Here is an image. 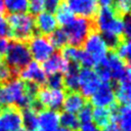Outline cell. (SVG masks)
<instances>
[{
  "instance_id": "obj_23",
  "label": "cell",
  "mask_w": 131,
  "mask_h": 131,
  "mask_svg": "<svg viewBox=\"0 0 131 131\" xmlns=\"http://www.w3.org/2000/svg\"><path fill=\"white\" fill-rule=\"evenodd\" d=\"M3 3L9 13H23L28 10V0H3Z\"/></svg>"
},
{
  "instance_id": "obj_12",
  "label": "cell",
  "mask_w": 131,
  "mask_h": 131,
  "mask_svg": "<svg viewBox=\"0 0 131 131\" xmlns=\"http://www.w3.org/2000/svg\"><path fill=\"white\" fill-rule=\"evenodd\" d=\"M18 76L23 81L35 83L40 87H43L46 84V74L44 73L42 67L36 61L29 62L23 70H20Z\"/></svg>"
},
{
  "instance_id": "obj_28",
  "label": "cell",
  "mask_w": 131,
  "mask_h": 131,
  "mask_svg": "<svg viewBox=\"0 0 131 131\" xmlns=\"http://www.w3.org/2000/svg\"><path fill=\"white\" fill-rule=\"evenodd\" d=\"M92 104L87 101L84 106L78 112V120H79V123L80 124H84V123H88V122H91L92 120Z\"/></svg>"
},
{
  "instance_id": "obj_24",
  "label": "cell",
  "mask_w": 131,
  "mask_h": 131,
  "mask_svg": "<svg viewBox=\"0 0 131 131\" xmlns=\"http://www.w3.org/2000/svg\"><path fill=\"white\" fill-rule=\"evenodd\" d=\"M114 52L125 63H127V64L130 66V52H131V48H130V41L128 39L124 38L120 42V44L118 45V47L114 50Z\"/></svg>"
},
{
  "instance_id": "obj_15",
  "label": "cell",
  "mask_w": 131,
  "mask_h": 131,
  "mask_svg": "<svg viewBox=\"0 0 131 131\" xmlns=\"http://www.w3.org/2000/svg\"><path fill=\"white\" fill-rule=\"evenodd\" d=\"M69 61H67L59 52H54L49 58H47L45 61H43L42 69L46 75H52V74H64L68 70Z\"/></svg>"
},
{
  "instance_id": "obj_38",
  "label": "cell",
  "mask_w": 131,
  "mask_h": 131,
  "mask_svg": "<svg viewBox=\"0 0 131 131\" xmlns=\"http://www.w3.org/2000/svg\"><path fill=\"white\" fill-rule=\"evenodd\" d=\"M55 131H71V130H69V129H67L64 127H61V128H57Z\"/></svg>"
},
{
  "instance_id": "obj_29",
  "label": "cell",
  "mask_w": 131,
  "mask_h": 131,
  "mask_svg": "<svg viewBox=\"0 0 131 131\" xmlns=\"http://www.w3.org/2000/svg\"><path fill=\"white\" fill-rule=\"evenodd\" d=\"M45 9L44 0H30L28 2V10L31 15H37Z\"/></svg>"
},
{
  "instance_id": "obj_1",
  "label": "cell",
  "mask_w": 131,
  "mask_h": 131,
  "mask_svg": "<svg viewBox=\"0 0 131 131\" xmlns=\"http://www.w3.org/2000/svg\"><path fill=\"white\" fill-rule=\"evenodd\" d=\"M9 27V38L20 42H28L36 35L34 17L30 13H9L6 16Z\"/></svg>"
},
{
  "instance_id": "obj_25",
  "label": "cell",
  "mask_w": 131,
  "mask_h": 131,
  "mask_svg": "<svg viewBox=\"0 0 131 131\" xmlns=\"http://www.w3.org/2000/svg\"><path fill=\"white\" fill-rule=\"evenodd\" d=\"M59 123L62 125V127L69 129V130H76L80 127L79 120L75 114L63 112L61 115H59Z\"/></svg>"
},
{
  "instance_id": "obj_2",
  "label": "cell",
  "mask_w": 131,
  "mask_h": 131,
  "mask_svg": "<svg viewBox=\"0 0 131 131\" xmlns=\"http://www.w3.org/2000/svg\"><path fill=\"white\" fill-rule=\"evenodd\" d=\"M31 58L32 56L29 51L27 42L12 40L8 43L3 61L12 70L16 76H18L20 70H23L29 62H31Z\"/></svg>"
},
{
  "instance_id": "obj_13",
  "label": "cell",
  "mask_w": 131,
  "mask_h": 131,
  "mask_svg": "<svg viewBox=\"0 0 131 131\" xmlns=\"http://www.w3.org/2000/svg\"><path fill=\"white\" fill-rule=\"evenodd\" d=\"M34 25L36 34L46 37H48L57 27L54 15L47 11L37 14V16L34 18Z\"/></svg>"
},
{
  "instance_id": "obj_5",
  "label": "cell",
  "mask_w": 131,
  "mask_h": 131,
  "mask_svg": "<svg viewBox=\"0 0 131 131\" xmlns=\"http://www.w3.org/2000/svg\"><path fill=\"white\" fill-rule=\"evenodd\" d=\"M27 44L31 56L36 62H43L54 53V47L46 36L36 34L27 42Z\"/></svg>"
},
{
  "instance_id": "obj_3",
  "label": "cell",
  "mask_w": 131,
  "mask_h": 131,
  "mask_svg": "<svg viewBox=\"0 0 131 131\" xmlns=\"http://www.w3.org/2000/svg\"><path fill=\"white\" fill-rule=\"evenodd\" d=\"M67 38H68V44L71 46L80 48L83 46L84 41L86 40L89 33L96 29L94 19H89L85 17H75L68 26L62 28Z\"/></svg>"
},
{
  "instance_id": "obj_21",
  "label": "cell",
  "mask_w": 131,
  "mask_h": 131,
  "mask_svg": "<svg viewBox=\"0 0 131 131\" xmlns=\"http://www.w3.org/2000/svg\"><path fill=\"white\" fill-rule=\"evenodd\" d=\"M92 120L94 121L96 127H100L103 129L112 123L110 110L105 107H95L92 111Z\"/></svg>"
},
{
  "instance_id": "obj_34",
  "label": "cell",
  "mask_w": 131,
  "mask_h": 131,
  "mask_svg": "<svg viewBox=\"0 0 131 131\" xmlns=\"http://www.w3.org/2000/svg\"><path fill=\"white\" fill-rule=\"evenodd\" d=\"M80 131H98V127H96L95 124H93L92 122H88L81 124Z\"/></svg>"
},
{
  "instance_id": "obj_20",
  "label": "cell",
  "mask_w": 131,
  "mask_h": 131,
  "mask_svg": "<svg viewBox=\"0 0 131 131\" xmlns=\"http://www.w3.org/2000/svg\"><path fill=\"white\" fill-rule=\"evenodd\" d=\"M55 19L57 25H59L60 27H66L68 26L74 18V13L72 12V10L69 8V6L66 4V2H60V4L58 5V7L55 10Z\"/></svg>"
},
{
  "instance_id": "obj_36",
  "label": "cell",
  "mask_w": 131,
  "mask_h": 131,
  "mask_svg": "<svg viewBox=\"0 0 131 131\" xmlns=\"http://www.w3.org/2000/svg\"><path fill=\"white\" fill-rule=\"evenodd\" d=\"M114 0H97V2L101 6H111Z\"/></svg>"
},
{
  "instance_id": "obj_33",
  "label": "cell",
  "mask_w": 131,
  "mask_h": 131,
  "mask_svg": "<svg viewBox=\"0 0 131 131\" xmlns=\"http://www.w3.org/2000/svg\"><path fill=\"white\" fill-rule=\"evenodd\" d=\"M8 43H9V41L6 38H0V61L3 60V58H4Z\"/></svg>"
},
{
  "instance_id": "obj_18",
  "label": "cell",
  "mask_w": 131,
  "mask_h": 131,
  "mask_svg": "<svg viewBox=\"0 0 131 131\" xmlns=\"http://www.w3.org/2000/svg\"><path fill=\"white\" fill-rule=\"evenodd\" d=\"M114 91H115L116 102L118 104L120 105L130 104V99H131L130 80H125L114 84Z\"/></svg>"
},
{
  "instance_id": "obj_19",
  "label": "cell",
  "mask_w": 131,
  "mask_h": 131,
  "mask_svg": "<svg viewBox=\"0 0 131 131\" xmlns=\"http://www.w3.org/2000/svg\"><path fill=\"white\" fill-rule=\"evenodd\" d=\"M21 125L26 131H38V113L31 107L20 110Z\"/></svg>"
},
{
  "instance_id": "obj_39",
  "label": "cell",
  "mask_w": 131,
  "mask_h": 131,
  "mask_svg": "<svg viewBox=\"0 0 131 131\" xmlns=\"http://www.w3.org/2000/svg\"><path fill=\"white\" fill-rule=\"evenodd\" d=\"M16 131H26V130H25V129H24V128H23V127H21V128H20V129H18V130H16Z\"/></svg>"
},
{
  "instance_id": "obj_22",
  "label": "cell",
  "mask_w": 131,
  "mask_h": 131,
  "mask_svg": "<svg viewBox=\"0 0 131 131\" xmlns=\"http://www.w3.org/2000/svg\"><path fill=\"white\" fill-rule=\"evenodd\" d=\"M48 39H49L50 43L52 44V46L57 49H61L62 47L68 45V38H67V35L62 28L55 29L48 36Z\"/></svg>"
},
{
  "instance_id": "obj_35",
  "label": "cell",
  "mask_w": 131,
  "mask_h": 131,
  "mask_svg": "<svg viewBox=\"0 0 131 131\" xmlns=\"http://www.w3.org/2000/svg\"><path fill=\"white\" fill-rule=\"evenodd\" d=\"M103 131H121V130L118 128V126L115 123H111L106 127L103 128Z\"/></svg>"
},
{
  "instance_id": "obj_32",
  "label": "cell",
  "mask_w": 131,
  "mask_h": 131,
  "mask_svg": "<svg viewBox=\"0 0 131 131\" xmlns=\"http://www.w3.org/2000/svg\"><path fill=\"white\" fill-rule=\"evenodd\" d=\"M60 2H61L60 0H44L45 9L47 10V12L53 13V12H55V10L58 7V5L60 4Z\"/></svg>"
},
{
  "instance_id": "obj_9",
  "label": "cell",
  "mask_w": 131,
  "mask_h": 131,
  "mask_svg": "<svg viewBox=\"0 0 131 131\" xmlns=\"http://www.w3.org/2000/svg\"><path fill=\"white\" fill-rule=\"evenodd\" d=\"M91 104L96 107L108 108L116 102L114 84L112 82L100 83L97 90L90 96Z\"/></svg>"
},
{
  "instance_id": "obj_30",
  "label": "cell",
  "mask_w": 131,
  "mask_h": 131,
  "mask_svg": "<svg viewBox=\"0 0 131 131\" xmlns=\"http://www.w3.org/2000/svg\"><path fill=\"white\" fill-rule=\"evenodd\" d=\"M123 36L126 39H130L131 36V21L130 16L127 14L123 17Z\"/></svg>"
},
{
  "instance_id": "obj_40",
  "label": "cell",
  "mask_w": 131,
  "mask_h": 131,
  "mask_svg": "<svg viewBox=\"0 0 131 131\" xmlns=\"http://www.w3.org/2000/svg\"><path fill=\"white\" fill-rule=\"evenodd\" d=\"M0 87H1V85H0Z\"/></svg>"
},
{
  "instance_id": "obj_11",
  "label": "cell",
  "mask_w": 131,
  "mask_h": 131,
  "mask_svg": "<svg viewBox=\"0 0 131 131\" xmlns=\"http://www.w3.org/2000/svg\"><path fill=\"white\" fill-rule=\"evenodd\" d=\"M21 127L20 110L15 106H7L0 110V130L16 131Z\"/></svg>"
},
{
  "instance_id": "obj_37",
  "label": "cell",
  "mask_w": 131,
  "mask_h": 131,
  "mask_svg": "<svg viewBox=\"0 0 131 131\" xmlns=\"http://www.w3.org/2000/svg\"><path fill=\"white\" fill-rule=\"evenodd\" d=\"M5 11L4 9V3H3V0H0V14H3Z\"/></svg>"
},
{
  "instance_id": "obj_31",
  "label": "cell",
  "mask_w": 131,
  "mask_h": 131,
  "mask_svg": "<svg viewBox=\"0 0 131 131\" xmlns=\"http://www.w3.org/2000/svg\"><path fill=\"white\" fill-rule=\"evenodd\" d=\"M9 27L3 14H0V38L9 37Z\"/></svg>"
},
{
  "instance_id": "obj_6",
  "label": "cell",
  "mask_w": 131,
  "mask_h": 131,
  "mask_svg": "<svg viewBox=\"0 0 131 131\" xmlns=\"http://www.w3.org/2000/svg\"><path fill=\"white\" fill-rule=\"evenodd\" d=\"M83 46H84L83 50L91 55V57L95 61V64L106 58L107 47L104 44L99 32L96 29L92 30L89 33L86 40L84 41Z\"/></svg>"
},
{
  "instance_id": "obj_27",
  "label": "cell",
  "mask_w": 131,
  "mask_h": 131,
  "mask_svg": "<svg viewBox=\"0 0 131 131\" xmlns=\"http://www.w3.org/2000/svg\"><path fill=\"white\" fill-rule=\"evenodd\" d=\"M46 88L48 89H61L63 88V79L62 75L57 73V74H52L49 75L48 78L46 79Z\"/></svg>"
},
{
  "instance_id": "obj_10",
  "label": "cell",
  "mask_w": 131,
  "mask_h": 131,
  "mask_svg": "<svg viewBox=\"0 0 131 131\" xmlns=\"http://www.w3.org/2000/svg\"><path fill=\"white\" fill-rule=\"evenodd\" d=\"M64 2L73 13L89 19H94L99 9L97 0H64Z\"/></svg>"
},
{
  "instance_id": "obj_17",
  "label": "cell",
  "mask_w": 131,
  "mask_h": 131,
  "mask_svg": "<svg viewBox=\"0 0 131 131\" xmlns=\"http://www.w3.org/2000/svg\"><path fill=\"white\" fill-rule=\"evenodd\" d=\"M86 102V98L79 91H69L64 94L62 107L64 112L75 114L78 113Z\"/></svg>"
},
{
  "instance_id": "obj_7",
  "label": "cell",
  "mask_w": 131,
  "mask_h": 131,
  "mask_svg": "<svg viewBox=\"0 0 131 131\" xmlns=\"http://www.w3.org/2000/svg\"><path fill=\"white\" fill-rule=\"evenodd\" d=\"M36 99L44 108L56 112L62 107L64 92L61 89H48L46 87H42L39 89Z\"/></svg>"
},
{
  "instance_id": "obj_4",
  "label": "cell",
  "mask_w": 131,
  "mask_h": 131,
  "mask_svg": "<svg viewBox=\"0 0 131 131\" xmlns=\"http://www.w3.org/2000/svg\"><path fill=\"white\" fill-rule=\"evenodd\" d=\"M94 24L99 33L123 36V18L118 16L110 6H102L98 9Z\"/></svg>"
},
{
  "instance_id": "obj_8",
  "label": "cell",
  "mask_w": 131,
  "mask_h": 131,
  "mask_svg": "<svg viewBox=\"0 0 131 131\" xmlns=\"http://www.w3.org/2000/svg\"><path fill=\"white\" fill-rule=\"evenodd\" d=\"M100 80L94 70L90 68H81L79 71V89L80 93L86 98L90 97L99 87Z\"/></svg>"
},
{
  "instance_id": "obj_16",
  "label": "cell",
  "mask_w": 131,
  "mask_h": 131,
  "mask_svg": "<svg viewBox=\"0 0 131 131\" xmlns=\"http://www.w3.org/2000/svg\"><path fill=\"white\" fill-rule=\"evenodd\" d=\"M81 67L78 62H69L68 70L62 76L63 79V88L69 91H78L79 90V71Z\"/></svg>"
},
{
  "instance_id": "obj_26",
  "label": "cell",
  "mask_w": 131,
  "mask_h": 131,
  "mask_svg": "<svg viewBox=\"0 0 131 131\" xmlns=\"http://www.w3.org/2000/svg\"><path fill=\"white\" fill-rule=\"evenodd\" d=\"M16 75L12 72V70L3 61H0V85H5L13 79H16Z\"/></svg>"
},
{
  "instance_id": "obj_14",
  "label": "cell",
  "mask_w": 131,
  "mask_h": 131,
  "mask_svg": "<svg viewBox=\"0 0 131 131\" xmlns=\"http://www.w3.org/2000/svg\"><path fill=\"white\" fill-rule=\"evenodd\" d=\"M59 125V115L55 111L42 110L38 113V131H55Z\"/></svg>"
}]
</instances>
